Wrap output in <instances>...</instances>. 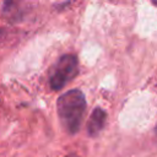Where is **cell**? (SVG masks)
Listing matches in <instances>:
<instances>
[{
    "label": "cell",
    "instance_id": "5b68a950",
    "mask_svg": "<svg viewBox=\"0 0 157 157\" xmlns=\"http://www.w3.org/2000/svg\"><path fill=\"white\" fill-rule=\"evenodd\" d=\"M0 33H1V31H0Z\"/></svg>",
    "mask_w": 157,
    "mask_h": 157
},
{
    "label": "cell",
    "instance_id": "3957f363",
    "mask_svg": "<svg viewBox=\"0 0 157 157\" xmlns=\"http://www.w3.org/2000/svg\"><path fill=\"white\" fill-rule=\"evenodd\" d=\"M105 120H107V113L99 107L94 108L87 123V134L91 137L97 136L101 132V130L104 128Z\"/></svg>",
    "mask_w": 157,
    "mask_h": 157
},
{
    "label": "cell",
    "instance_id": "7a4b0ae2",
    "mask_svg": "<svg viewBox=\"0 0 157 157\" xmlns=\"http://www.w3.org/2000/svg\"><path fill=\"white\" fill-rule=\"evenodd\" d=\"M78 72V61L75 55L66 54L63 55L55 66L52 70L50 74V87L54 91H58L63 88L69 81H71Z\"/></svg>",
    "mask_w": 157,
    "mask_h": 157
},
{
    "label": "cell",
    "instance_id": "6da1fadb",
    "mask_svg": "<svg viewBox=\"0 0 157 157\" xmlns=\"http://www.w3.org/2000/svg\"><path fill=\"white\" fill-rule=\"evenodd\" d=\"M86 112V99L80 90H70L58 99V115L66 132L74 135L80 130Z\"/></svg>",
    "mask_w": 157,
    "mask_h": 157
},
{
    "label": "cell",
    "instance_id": "277c9868",
    "mask_svg": "<svg viewBox=\"0 0 157 157\" xmlns=\"http://www.w3.org/2000/svg\"><path fill=\"white\" fill-rule=\"evenodd\" d=\"M66 157H78V156H77L76 153H69V155H67Z\"/></svg>",
    "mask_w": 157,
    "mask_h": 157
}]
</instances>
